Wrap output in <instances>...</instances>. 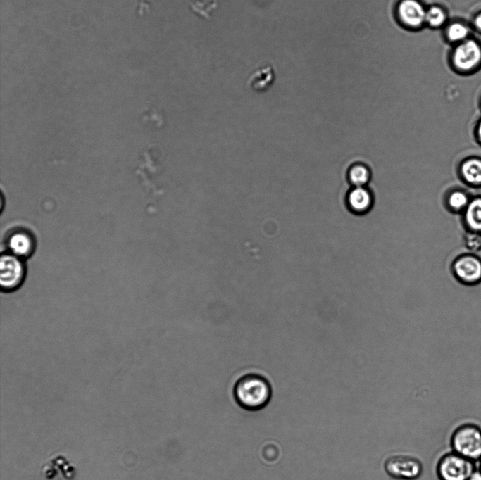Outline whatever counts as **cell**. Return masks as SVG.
<instances>
[{"instance_id":"obj_17","label":"cell","mask_w":481,"mask_h":480,"mask_svg":"<svg viewBox=\"0 0 481 480\" xmlns=\"http://www.w3.org/2000/svg\"><path fill=\"white\" fill-rule=\"evenodd\" d=\"M368 170L363 165H356L349 172V178L351 183L356 187H363L369 179Z\"/></svg>"},{"instance_id":"obj_16","label":"cell","mask_w":481,"mask_h":480,"mask_svg":"<svg viewBox=\"0 0 481 480\" xmlns=\"http://www.w3.org/2000/svg\"><path fill=\"white\" fill-rule=\"evenodd\" d=\"M192 11L204 19H210L211 14L218 6L216 0H187Z\"/></svg>"},{"instance_id":"obj_6","label":"cell","mask_w":481,"mask_h":480,"mask_svg":"<svg viewBox=\"0 0 481 480\" xmlns=\"http://www.w3.org/2000/svg\"><path fill=\"white\" fill-rule=\"evenodd\" d=\"M451 271L459 283L477 285L481 282V258L473 253L461 254L451 262Z\"/></svg>"},{"instance_id":"obj_8","label":"cell","mask_w":481,"mask_h":480,"mask_svg":"<svg viewBox=\"0 0 481 480\" xmlns=\"http://www.w3.org/2000/svg\"><path fill=\"white\" fill-rule=\"evenodd\" d=\"M384 467L391 476L405 480L417 479L423 470L421 462L418 459L401 455L387 459Z\"/></svg>"},{"instance_id":"obj_22","label":"cell","mask_w":481,"mask_h":480,"mask_svg":"<svg viewBox=\"0 0 481 480\" xmlns=\"http://www.w3.org/2000/svg\"><path fill=\"white\" fill-rule=\"evenodd\" d=\"M477 134L479 140L481 141V121L480 122L478 127H477Z\"/></svg>"},{"instance_id":"obj_19","label":"cell","mask_w":481,"mask_h":480,"mask_svg":"<svg viewBox=\"0 0 481 480\" xmlns=\"http://www.w3.org/2000/svg\"><path fill=\"white\" fill-rule=\"evenodd\" d=\"M466 246L472 251L481 250V234L471 232L466 238Z\"/></svg>"},{"instance_id":"obj_13","label":"cell","mask_w":481,"mask_h":480,"mask_svg":"<svg viewBox=\"0 0 481 480\" xmlns=\"http://www.w3.org/2000/svg\"><path fill=\"white\" fill-rule=\"evenodd\" d=\"M348 200L351 208L358 213L367 210L372 203L370 193L363 187H356L350 192Z\"/></svg>"},{"instance_id":"obj_12","label":"cell","mask_w":481,"mask_h":480,"mask_svg":"<svg viewBox=\"0 0 481 480\" xmlns=\"http://www.w3.org/2000/svg\"><path fill=\"white\" fill-rule=\"evenodd\" d=\"M461 173L463 179L471 185H481V160L469 158L461 166Z\"/></svg>"},{"instance_id":"obj_20","label":"cell","mask_w":481,"mask_h":480,"mask_svg":"<svg viewBox=\"0 0 481 480\" xmlns=\"http://www.w3.org/2000/svg\"><path fill=\"white\" fill-rule=\"evenodd\" d=\"M473 25L475 29L481 33V13L475 17Z\"/></svg>"},{"instance_id":"obj_3","label":"cell","mask_w":481,"mask_h":480,"mask_svg":"<svg viewBox=\"0 0 481 480\" xmlns=\"http://www.w3.org/2000/svg\"><path fill=\"white\" fill-rule=\"evenodd\" d=\"M475 469L474 461L451 450L439 458L436 471L439 480H468Z\"/></svg>"},{"instance_id":"obj_11","label":"cell","mask_w":481,"mask_h":480,"mask_svg":"<svg viewBox=\"0 0 481 480\" xmlns=\"http://www.w3.org/2000/svg\"><path fill=\"white\" fill-rule=\"evenodd\" d=\"M465 222L471 232L481 234V198L469 202L465 209Z\"/></svg>"},{"instance_id":"obj_9","label":"cell","mask_w":481,"mask_h":480,"mask_svg":"<svg viewBox=\"0 0 481 480\" xmlns=\"http://www.w3.org/2000/svg\"><path fill=\"white\" fill-rule=\"evenodd\" d=\"M4 245L5 252L24 260L33 254L36 246L34 237L25 231L11 233L5 239Z\"/></svg>"},{"instance_id":"obj_4","label":"cell","mask_w":481,"mask_h":480,"mask_svg":"<svg viewBox=\"0 0 481 480\" xmlns=\"http://www.w3.org/2000/svg\"><path fill=\"white\" fill-rule=\"evenodd\" d=\"M26 277L24 259L8 253L0 258V285L4 292H12L21 286Z\"/></svg>"},{"instance_id":"obj_10","label":"cell","mask_w":481,"mask_h":480,"mask_svg":"<svg viewBox=\"0 0 481 480\" xmlns=\"http://www.w3.org/2000/svg\"><path fill=\"white\" fill-rule=\"evenodd\" d=\"M274 79L273 68L267 64L258 68L251 75L249 84L255 91H264L270 87Z\"/></svg>"},{"instance_id":"obj_23","label":"cell","mask_w":481,"mask_h":480,"mask_svg":"<svg viewBox=\"0 0 481 480\" xmlns=\"http://www.w3.org/2000/svg\"><path fill=\"white\" fill-rule=\"evenodd\" d=\"M479 469L481 470V459L479 460Z\"/></svg>"},{"instance_id":"obj_5","label":"cell","mask_w":481,"mask_h":480,"mask_svg":"<svg viewBox=\"0 0 481 480\" xmlns=\"http://www.w3.org/2000/svg\"><path fill=\"white\" fill-rule=\"evenodd\" d=\"M452 66L459 72H470L481 64V45L468 38L456 44L451 56Z\"/></svg>"},{"instance_id":"obj_7","label":"cell","mask_w":481,"mask_h":480,"mask_svg":"<svg viewBox=\"0 0 481 480\" xmlns=\"http://www.w3.org/2000/svg\"><path fill=\"white\" fill-rule=\"evenodd\" d=\"M426 9L420 0H399L395 6V17L403 27L417 30L425 25Z\"/></svg>"},{"instance_id":"obj_21","label":"cell","mask_w":481,"mask_h":480,"mask_svg":"<svg viewBox=\"0 0 481 480\" xmlns=\"http://www.w3.org/2000/svg\"><path fill=\"white\" fill-rule=\"evenodd\" d=\"M468 480H481V470L479 468H476Z\"/></svg>"},{"instance_id":"obj_14","label":"cell","mask_w":481,"mask_h":480,"mask_svg":"<svg viewBox=\"0 0 481 480\" xmlns=\"http://www.w3.org/2000/svg\"><path fill=\"white\" fill-rule=\"evenodd\" d=\"M444 33L449 42L457 44L468 39L470 30L466 24L455 21L446 27Z\"/></svg>"},{"instance_id":"obj_18","label":"cell","mask_w":481,"mask_h":480,"mask_svg":"<svg viewBox=\"0 0 481 480\" xmlns=\"http://www.w3.org/2000/svg\"><path fill=\"white\" fill-rule=\"evenodd\" d=\"M470 201L467 195L461 191H455L451 193L448 198V203L449 206L456 210H460L462 209H466L468 206Z\"/></svg>"},{"instance_id":"obj_1","label":"cell","mask_w":481,"mask_h":480,"mask_svg":"<svg viewBox=\"0 0 481 480\" xmlns=\"http://www.w3.org/2000/svg\"><path fill=\"white\" fill-rule=\"evenodd\" d=\"M237 404L248 411H258L270 402L272 388L268 380L256 373H249L240 377L232 390Z\"/></svg>"},{"instance_id":"obj_15","label":"cell","mask_w":481,"mask_h":480,"mask_svg":"<svg viewBox=\"0 0 481 480\" xmlns=\"http://www.w3.org/2000/svg\"><path fill=\"white\" fill-rule=\"evenodd\" d=\"M447 20L446 11L439 5H432L427 8L425 25L431 28H439L445 25Z\"/></svg>"},{"instance_id":"obj_2","label":"cell","mask_w":481,"mask_h":480,"mask_svg":"<svg viewBox=\"0 0 481 480\" xmlns=\"http://www.w3.org/2000/svg\"><path fill=\"white\" fill-rule=\"evenodd\" d=\"M452 451L474 462L481 459V428L473 423L458 426L450 438Z\"/></svg>"}]
</instances>
